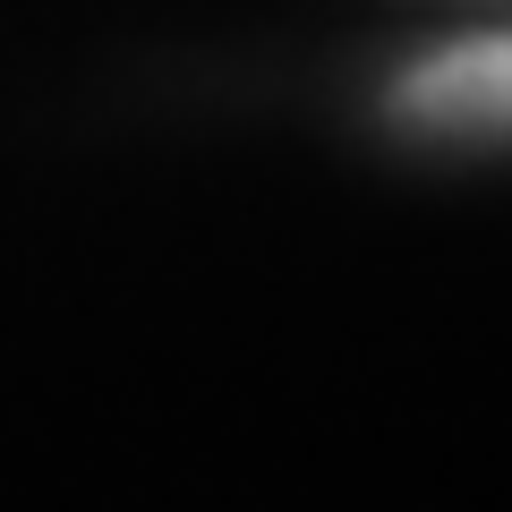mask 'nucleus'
Returning <instances> with one entry per match:
<instances>
[{
    "label": "nucleus",
    "instance_id": "1",
    "mask_svg": "<svg viewBox=\"0 0 512 512\" xmlns=\"http://www.w3.org/2000/svg\"><path fill=\"white\" fill-rule=\"evenodd\" d=\"M384 120L427 146H512V26L419 52L384 86Z\"/></svg>",
    "mask_w": 512,
    "mask_h": 512
}]
</instances>
